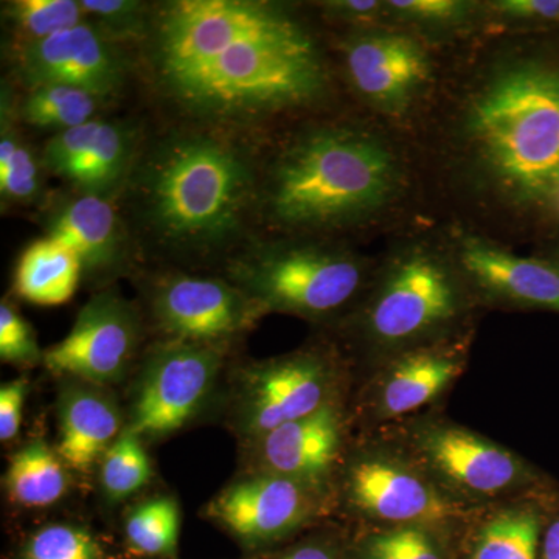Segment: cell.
I'll list each match as a JSON object with an SVG mask.
<instances>
[{
  "mask_svg": "<svg viewBox=\"0 0 559 559\" xmlns=\"http://www.w3.org/2000/svg\"><path fill=\"white\" fill-rule=\"evenodd\" d=\"M135 61L138 81L165 121L250 138L330 91L314 33L271 0L154 2Z\"/></svg>",
  "mask_w": 559,
  "mask_h": 559,
  "instance_id": "cell-1",
  "label": "cell"
},
{
  "mask_svg": "<svg viewBox=\"0 0 559 559\" xmlns=\"http://www.w3.org/2000/svg\"><path fill=\"white\" fill-rule=\"evenodd\" d=\"M257 138L165 121L150 128L117 205L140 261L223 266L257 229Z\"/></svg>",
  "mask_w": 559,
  "mask_h": 559,
  "instance_id": "cell-2",
  "label": "cell"
},
{
  "mask_svg": "<svg viewBox=\"0 0 559 559\" xmlns=\"http://www.w3.org/2000/svg\"><path fill=\"white\" fill-rule=\"evenodd\" d=\"M399 179L392 151L369 132L305 128L261 157L257 229L299 237L342 229L388 204Z\"/></svg>",
  "mask_w": 559,
  "mask_h": 559,
  "instance_id": "cell-3",
  "label": "cell"
},
{
  "mask_svg": "<svg viewBox=\"0 0 559 559\" xmlns=\"http://www.w3.org/2000/svg\"><path fill=\"white\" fill-rule=\"evenodd\" d=\"M466 134L481 167L513 200L559 191V69L521 61L498 70L474 95Z\"/></svg>",
  "mask_w": 559,
  "mask_h": 559,
  "instance_id": "cell-4",
  "label": "cell"
},
{
  "mask_svg": "<svg viewBox=\"0 0 559 559\" xmlns=\"http://www.w3.org/2000/svg\"><path fill=\"white\" fill-rule=\"evenodd\" d=\"M221 271L264 314L285 312L314 322L352 314L369 286L358 255L299 235H255Z\"/></svg>",
  "mask_w": 559,
  "mask_h": 559,
  "instance_id": "cell-5",
  "label": "cell"
},
{
  "mask_svg": "<svg viewBox=\"0 0 559 559\" xmlns=\"http://www.w3.org/2000/svg\"><path fill=\"white\" fill-rule=\"evenodd\" d=\"M471 296L457 266L432 250L401 253L353 311L366 371L390 356L459 334Z\"/></svg>",
  "mask_w": 559,
  "mask_h": 559,
  "instance_id": "cell-6",
  "label": "cell"
},
{
  "mask_svg": "<svg viewBox=\"0 0 559 559\" xmlns=\"http://www.w3.org/2000/svg\"><path fill=\"white\" fill-rule=\"evenodd\" d=\"M377 432L399 444L447 495L471 510L543 495L557 487L518 452L440 411L425 412Z\"/></svg>",
  "mask_w": 559,
  "mask_h": 559,
  "instance_id": "cell-7",
  "label": "cell"
},
{
  "mask_svg": "<svg viewBox=\"0 0 559 559\" xmlns=\"http://www.w3.org/2000/svg\"><path fill=\"white\" fill-rule=\"evenodd\" d=\"M341 502L358 524H419L462 533L474 514L443 491L399 444L377 430L349 441L333 481Z\"/></svg>",
  "mask_w": 559,
  "mask_h": 559,
  "instance_id": "cell-8",
  "label": "cell"
},
{
  "mask_svg": "<svg viewBox=\"0 0 559 559\" xmlns=\"http://www.w3.org/2000/svg\"><path fill=\"white\" fill-rule=\"evenodd\" d=\"M468 336L444 337L381 360L366 371L348 404L352 426L370 432L433 411L465 373Z\"/></svg>",
  "mask_w": 559,
  "mask_h": 559,
  "instance_id": "cell-9",
  "label": "cell"
},
{
  "mask_svg": "<svg viewBox=\"0 0 559 559\" xmlns=\"http://www.w3.org/2000/svg\"><path fill=\"white\" fill-rule=\"evenodd\" d=\"M238 418L246 436L259 440L271 430L348 401L352 371L334 352L304 348L253 364L242 378Z\"/></svg>",
  "mask_w": 559,
  "mask_h": 559,
  "instance_id": "cell-10",
  "label": "cell"
},
{
  "mask_svg": "<svg viewBox=\"0 0 559 559\" xmlns=\"http://www.w3.org/2000/svg\"><path fill=\"white\" fill-rule=\"evenodd\" d=\"M146 280L151 318L171 341L226 348L266 316L224 275L168 267Z\"/></svg>",
  "mask_w": 559,
  "mask_h": 559,
  "instance_id": "cell-11",
  "label": "cell"
},
{
  "mask_svg": "<svg viewBox=\"0 0 559 559\" xmlns=\"http://www.w3.org/2000/svg\"><path fill=\"white\" fill-rule=\"evenodd\" d=\"M7 58L17 90L62 84L119 105L138 81L135 51L109 39L90 22L11 51Z\"/></svg>",
  "mask_w": 559,
  "mask_h": 559,
  "instance_id": "cell-12",
  "label": "cell"
},
{
  "mask_svg": "<svg viewBox=\"0 0 559 559\" xmlns=\"http://www.w3.org/2000/svg\"><path fill=\"white\" fill-rule=\"evenodd\" d=\"M148 130L139 117L106 114L49 135L40 146L44 168L64 189L117 202Z\"/></svg>",
  "mask_w": 559,
  "mask_h": 559,
  "instance_id": "cell-13",
  "label": "cell"
},
{
  "mask_svg": "<svg viewBox=\"0 0 559 559\" xmlns=\"http://www.w3.org/2000/svg\"><path fill=\"white\" fill-rule=\"evenodd\" d=\"M224 348L167 340L140 374L130 430L139 437L175 432L201 409L223 364Z\"/></svg>",
  "mask_w": 559,
  "mask_h": 559,
  "instance_id": "cell-14",
  "label": "cell"
},
{
  "mask_svg": "<svg viewBox=\"0 0 559 559\" xmlns=\"http://www.w3.org/2000/svg\"><path fill=\"white\" fill-rule=\"evenodd\" d=\"M333 507L331 489L259 471L216 496L209 516L248 546L263 547L290 538Z\"/></svg>",
  "mask_w": 559,
  "mask_h": 559,
  "instance_id": "cell-15",
  "label": "cell"
},
{
  "mask_svg": "<svg viewBox=\"0 0 559 559\" xmlns=\"http://www.w3.org/2000/svg\"><path fill=\"white\" fill-rule=\"evenodd\" d=\"M33 218L43 237L72 250L83 270V280L112 278L140 263L138 248L116 201L61 187L50 191Z\"/></svg>",
  "mask_w": 559,
  "mask_h": 559,
  "instance_id": "cell-16",
  "label": "cell"
},
{
  "mask_svg": "<svg viewBox=\"0 0 559 559\" xmlns=\"http://www.w3.org/2000/svg\"><path fill=\"white\" fill-rule=\"evenodd\" d=\"M140 318L119 290L103 289L79 312L64 340L46 349L43 362L51 373L91 384L120 380L140 342Z\"/></svg>",
  "mask_w": 559,
  "mask_h": 559,
  "instance_id": "cell-17",
  "label": "cell"
},
{
  "mask_svg": "<svg viewBox=\"0 0 559 559\" xmlns=\"http://www.w3.org/2000/svg\"><path fill=\"white\" fill-rule=\"evenodd\" d=\"M341 57L353 91L390 116L406 112L429 83L428 51L404 33H353L342 40Z\"/></svg>",
  "mask_w": 559,
  "mask_h": 559,
  "instance_id": "cell-18",
  "label": "cell"
},
{
  "mask_svg": "<svg viewBox=\"0 0 559 559\" xmlns=\"http://www.w3.org/2000/svg\"><path fill=\"white\" fill-rule=\"evenodd\" d=\"M347 406L348 401L330 404L255 440L260 473L333 491L334 477L352 441Z\"/></svg>",
  "mask_w": 559,
  "mask_h": 559,
  "instance_id": "cell-19",
  "label": "cell"
},
{
  "mask_svg": "<svg viewBox=\"0 0 559 559\" xmlns=\"http://www.w3.org/2000/svg\"><path fill=\"white\" fill-rule=\"evenodd\" d=\"M455 266L471 293L491 304L559 312V272L477 237L460 242Z\"/></svg>",
  "mask_w": 559,
  "mask_h": 559,
  "instance_id": "cell-20",
  "label": "cell"
},
{
  "mask_svg": "<svg viewBox=\"0 0 559 559\" xmlns=\"http://www.w3.org/2000/svg\"><path fill=\"white\" fill-rule=\"evenodd\" d=\"M557 489L477 511L463 530L459 559H539L547 506Z\"/></svg>",
  "mask_w": 559,
  "mask_h": 559,
  "instance_id": "cell-21",
  "label": "cell"
},
{
  "mask_svg": "<svg viewBox=\"0 0 559 559\" xmlns=\"http://www.w3.org/2000/svg\"><path fill=\"white\" fill-rule=\"evenodd\" d=\"M17 86L3 79L0 84V204L2 210H38L49 197L40 148L24 134L17 119Z\"/></svg>",
  "mask_w": 559,
  "mask_h": 559,
  "instance_id": "cell-22",
  "label": "cell"
},
{
  "mask_svg": "<svg viewBox=\"0 0 559 559\" xmlns=\"http://www.w3.org/2000/svg\"><path fill=\"white\" fill-rule=\"evenodd\" d=\"M120 423L119 411L106 393L90 385L69 389L60 406L62 462L75 469L90 468L117 440Z\"/></svg>",
  "mask_w": 559,
  "mask_h": 559,
  "instance_id": "cell-23",
  "label": "cell"
},
{
  "mask_svg": "<svg viewBox=\"0 0 559 559\" xmlns=\"http://www.w3.org/2000/svg\"><path fill=\"white\" fill-rule=\"evenodd\" d=\"M83 280L72 250L49 237H40L22 250L14 270V290L38 307L68 304Z\"/></svg>",
  "mask_w": 559,
  "mask_h": 559,
  "instance_id": "cell-24",
  "label": "cell"
},
{
  "mask_svg": "<svg viewBox=\"0 0 559 559\" xmlns=\"http://www.w3.org/2000/svg\"><path fill=\"white\" fill-rule=\"evenodd\" d=\"M345 540L348 559H459L462 533L430 525L358 524Z\"/></svg>",
  "mask_w": 559,
  "mask_h": 559,
  "instance_id": "cell-25",
  "label": "cell"
},
{
  "mask_svg": "<svg viewBox=\"0 0 559 559\" xmlns=\"http://www.w3.org/2000/svg\"><path fill=\"white\" fill-rule=\"evenodd\" d=\"M116 103L62 84H40L17 90V119L22 127L47 131L49 135L73 130L110 114Z\"/></svg>",
  "mask_w": 559,
  "mask_h": 559,
  "instance_id": "cell-26",
  "label": "cell"
},
{
  "mask_svg": "<svg viewBox=\"0 0 559 559\" xmlns=\"http://www.w3.org/2000/svg\"><path fill=\"white\" fill-rule=\"evenodd\" d=\"M87 22L81 0H9L2 2L7 55Z\"/></svg>",
  "mask_w": 559,
  "mask_h": 559,
  "instance_id": "cell-27",
  "label": "cell"
},
{
  "mask_svg": "<svg viewBox=\"0 0 559 559\" xmlns=\"http://www.w3.org/2000/svg\"><path fill=\"white\" fill-rule=\"evenodd\" d=\"M5 484L14 502L44 509L64 496L68 474L60 455L43 441H35L11 459Z\"/></svg>",
  "mask_w": 559,
  "mask_h": 559,
  "instance_id": "cell-28",
  "label": "cell"
},
{
  "mask_svg": "<svg viewBox=\"0 0 559 559\" xmlns=\"http://www.w3.org/2000/svg\"><path fill=\"white\" fill-rule=\"evenodd\" d=\"M124 533L131 549L143 557L175 554L180 533L178 503L170 498L142 503L128 516Z\"/></svg>",
  "mask_w": 559,
  "mask_h": 559,
  "instance_id": "cell-29",
  "label": "cell"
},
{
  "mask_svg": "<svg viewBox=\"0 0 559 559\" xmlns=\"http://www.w3.org/2000/svg\"><path fill=\"white\" fill-rule=\"evenodd\" d=\"M150 477V459L143 448L142 437L127 429L103 455V489L109 499H127L145 487Z\"/></svg>",
  "mask_w": 559,
  "mask_h": 559,
  "instance_id": "cell-30",
  "label": "cell"
},
{
  "mask_svg": "<svg viewBox=\"0 0 559 559\" xmlns=\"http://www.w3.org/2000/svg\"><path fill=\"white\" fill-rule=\"evenodd\" d=\"M86 20L109 39L138 49L148 36L154 2L146 0H81Z\"/></svg>",
  "mask_w": 559,
  "mask_h": 559,
  "instance_id": "cell-31",
  "label": "cell"
},
{
  "mask_svg": "<svg viewBox=\"0 0 559 559\" xmlns=\"http://www.w3.org/2000/svg\"><path fill=\"white\" fill-rule=\"evenodd\" d=\"M22 559H103V551L84 530L50 525L27 540Z\"/></svg>",
  "mask_w": 559,
  "mask_h": 559,
  "instance_id": "cell-32",
  "label": "cell"
},
{
  "mask_svg": "<svg viewBox=\"0 0 559 559\" xmlns=\"http://www.w3.org/2000/svg\"><path fill=\"white\" fill-rule=\"evenodd\" d=\"M38 341L31 323L24 319L13 304H0V359L17 366H32L43 359Z\"/></svg>",
  "mask_w": 559,
  "mask_h": 559,
  "instance_id": "cell-33",
  "label": "cell"
},
{
  "mask_svg": "<svg viewBox=\"0 0 559 559\" xmlns=\"http://www.w3.org/2000/svg\"><path fill=\"white\" fill-rule=\"evenodd\" d=\"M385 5L401 20L432 27L459 24L468 16L471 10L469 3L459 0H390Z\"/></svg>",
  "mask_w": 559,
  "mask_h": 559,
  "instance_id": "cell-34",
  "label": "cell"
},
{
  "mask_svg": "<svg viewBox=\"0 0 559 559\" xmlns=\"http://www.w3.org/2000/svg\"><path fill=\"white\" fill-rule=\"evenodd\" d=\"M27 381L16 380L0 389V440L10 441L21 429Z\"/></svg>",
  "mask_w": 559,
  "mask_h": 559,
  "instance_id": "cell-35",
  "label": "cell"
},
{
  "mask_svg": "<svg viewBox=\"0 0 559 559\" xmlns=\"http://www.w3.org/2000/svg\"><path fill=\"white\" fill-rule=\"evenodd\" d=\"M491 7L500 16L510 17V20H559V0H500Z\"/></svg>",
  "mask_w": 559,
  "mask_h": 559,
  "instance_id": "cell-36",
  "label": "cell"
},
{
  "mask_svg": "<svg viewBox=\"0 0 559 559\" xmlns=\"http://www.w3.org/2000/svg\"><path fill=\"white\" fill-rule=\"evenodd\" d=\"M271 559H348L345 543L336 539L310 538L286 547Z\"/></svg>",
  "mask_w": 559,
  "mask_h": 559,
  "instance_id": "cell-37",
  "label": "cell"
},
{
  "mask_svg": "<svg viewBox=\"0 0 559 559\" xmlns=\"http://www.w3.org/2000/svg\"><path fill=\"white\" fill-rule=\"evenodd\" d=\"M326 16L345 22L370 21L385 9V3L377 0H330L320 3Z\"/></svg>",
  "mask_w": 559,
  "mask_h": 559,
  "instance_id": "cell-38",
  "label": "cell"
},
{
  "mask_svg": "<svg viewBox=\"0 0 559 559\" xmlns=\"http://www.w3.org/2000/svg\"><path fill=\"white\" fill-rule=\"evenodd\" d=\"M539 559H559V489L551 495L540 535Z\"/></svg>",
  "mask_w": 559,
  "mask_h": 559,
  "instance_id": "cell-39",
  "label": "cell"
},
{
  "mask_svg": "<svg viewBox=\"0 0 559 559\" xmlns=\"http://www.w3.org/2000/svg\"><path fill=\"white\" fill-rule=\"evenodd\" d=\"M554 266L557 267V270L559 272V259L557 261H555Z\"/></svg>",
  "mask_w": 559,
  "mask_h": 559,
  "instance_id": "cell-40",
  "label": "cell"
},
{
  "mask_svg": "<svg viewBox=\"0 0 559 559\" xmlns=\"http://www.w3.org/2000/svg\"><path fill=\"white\" fill-rule=\"evenodd\" d=\"M555 200H557V204H558V209H559V191H558L557 197H555Z\"/></svg>",
  "mask_w": 559,
  "mask_h": 559,
  "instance_id": "cell-41",
  "label": "cell"
}]
</instances>
